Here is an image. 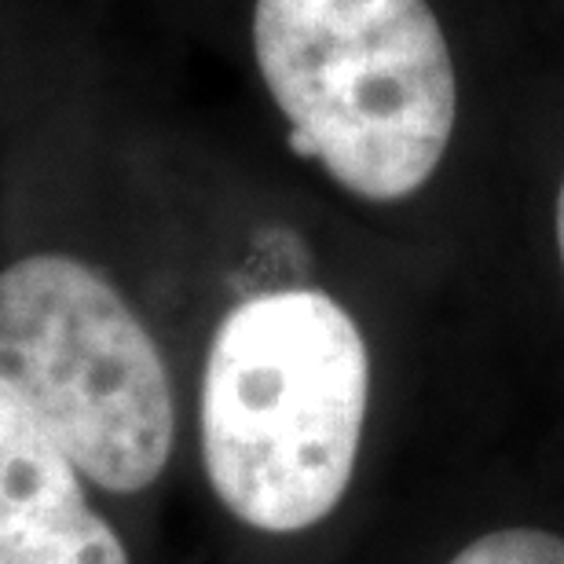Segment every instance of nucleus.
Segmentation results:
<instances>
[{"label": "nucleus", "mask_w": 564, "mask_h": 564, "mask_svg": "<svg viewBox=\"0 0 564 564\" xmlns=\"http://www.w3.org/2000/svg\"><path fill=\"white\" fill-rule=\"evenodd\" d=\"M246 52L290 151L364 202H400L444 162L458 115L429 0H246Z\"/></svg>", "instance_id": "obj_2"}, {"label": "nucleus", "mask_w": 564, "mask_h": 564, "mask_svg": "<svg viewBox=\"0 0 564 564\" xmlns=\"http://www.w3.org/2000/svg\"><path fill=\"white\" fill-rule=\"evenodd\" d=\"M447 564H564V539L543 528H502L473 539Z\"/></svg>", "instance_id": "obj_4"}, {"label": "nucleus", "mask_w": 564, "mask_h": 564, "mask_svg": "<svg viewBox=\"0 0 564 564\" xmlns=\"http://www.w3.org/2000/svg\"><path fill=\"white\" fill-rule=\"evenodd\" d=\"M370 403V348L319 282L224 279L184 381V444L217 513L253 546H290L341 510Z\"/></svg>", "instance_id": "obj_1"}, {"label": "nucleus", "mask_w": 564, "mask_h": 564, "mask_svg": "<svg viewBox=\"0 0 564 564\" xmlns=\"http://www.w3.org/2000/svg\"><path fill=\"white\" fill-rule=\"evenodd\" d=\"M557 250H561V268H564V184L557 195Z\"/></svg>", "instance_id": "obj_5"}, {"label": "nucleus", "mask_w": 564, "mask_h": 564, "mask_svg": "<svg viewBox=\"0 0 564 564\" xmlns=\"http://www.w3.org/2000/svg\"><path fill=\"white\" fill-rule=\"evenodd\" d=\"M0 564H147L132 524L0 381Z\"/></svg>", "instance_id": "obj_3"}]
</instances>
